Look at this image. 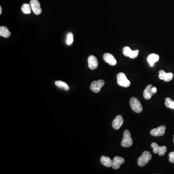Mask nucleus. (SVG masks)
I'll return each mask as SVG.
<instances>
[{"label": "nucleus", "mask_w": 174, "mask_h": 174, "mask_svg": "<svg viewBox=\"0 0 174 174\" xmlns=\"http://www.w3.org/2000/svg\"><path fill=\"white\" fill-rule=\"evenodd\" d=\"M88 66L91 70H94L97 68L98 66V61L96 57L94 55H90L88 59Z\"/></svg>", "instance_id": "obj_10"}, {"label": "nucleus", "mask_w": 174, "mask_h": 174, "mask_svg": "<svg viewBox=\"0 0 174 174\" xmlns=\"http://www.w3.org/2000/svg\"><path fill=\"white\" fill-rule=\"evenodd\" d=\"M104 85V81L102 79L93 82L90 85V89L94 93H99L101 88Z\"/></svg>", "instance_id": "obj_6"}, {"label": "nucleus", "mask_w": 174, "mask_h": 174, "mask_svg": "<svg viewBox=\"0 0 174 174\" xmlns=\"http://www.w3.org/2000/svg\"><path fill=\"white\" fill-rule=\"evenodd\" d=\"M0 35L5 38H8L11 35V32L6 27L1 26L0 27Z\"/></svg>", "instance_id": "obj_17"}, {"label": "nucleus", "mask_w": 174, "mask_h": 174, "mask_svg": "<svg viewBox=\"0 0 174 174\" xmlns=\"http://www.w3.org/2000/svg\"><path fill=\"white\" fill-rule=\"evenodd\" d=\"M101 162L103 166L107 167H110L112 166L113 161L110 158L103 156L101 158Z\"/></svg>", "instance_id": "obj_16"}, {"label": "nucleus", "mask_w": 174, "mask_h": 174, "mask_svg": "<svg viewBox=\"0 0 174 174\" xmlns=\"http://www.w3.org/2000/svg\"><path fill=\"white\" fill-rule=\"evenodd\" d=\"M170 162L174 163V152H171L169 154Z\"/></svg>", "instance_id": "obj_24"}, {"label": "nucleus", "mask_w": 174, "mask_h": 174, "mask_svg": "<svg viewBox=\"0 0 174 174\" xmlns=\"http://www.w3.org/2000/svg\"><path fill=\"white\" fill-rule=\"evenodd\" d=\"M166 126L162 125L159 126L156 128L153 129L150 131V134L151 136H155V137H159V136H162L165 135L166 132Z\"/></svg>", "instance_id": "obj_7"}, {"label": "nucleus", "mask_w": 174, "mask_h": 174, "mask_svg": "<svg viewBox=\"0 0 174 174\" xmlns=\"http://www.w3.org/2000/svg\"><path fill=\"white\" fill-rule=\"evenodd\" d=\"M173 141H174V140H173Z\"/></svg>", "instance_id": "obj_27"}, {"label": "nucleus", "mask_w": 174, "mask_h": 174, "mask_svg": "<svg viewBox=\"0 0 174 174\" xmlns=\"http://www.w3.org/2000/svg\"><path fill=\"white\" fill-rule=\"evenodd\" d=\"M74 41L73 34L71 33H69L67 35V38H66V44L69 46H70L72 44Z\"/></svg>", "instance_id": "obj_21"}, {"label": "nucleus", "mask_w": 174, "mask_h": 174, "mask_svg": "<svg viewBox=\"0 0 174 174\" xmlns=\"http://www.w3.org/2000/svg\"><path fill=\"white\" fill-rule=\"evenodd\" d=\"M117 82L119 85L127 88L131 85V82L127 78L125 74L120 73L117 75Z\"/></svg>", "instance_id": "obj_4"}, {"label": "nucleus", "mask_w": 174, "mask_h": 174, "mask_svg": "<svg viewBox=\"0 0 174 174\" xmlns=\"http://www.w3.org/2000/svg\"><path fill=\"white\" fill-rule=\"evenodd\" d=\"M159 78L166 82H169L173 79L174 74L172 73H166L165 71L161 70L159 71Z\"/></svg>", "instance_id": "obj_9"}, {"label": "nucleus", "mask_w": 174, "mask_h": 174, "mask_svg": "<svg viewBox=\"0 0 174 174\" xmlns=\"http://www.w3.org/2000/svg\"><path fill=\"white\" fill-rule=\"evenodd\" d=\"M125 162V160L123 158L119 157V156H116L114 158L113 160V163H112V167L114 169H118L121 165Z\"/></svg>", "instance_id": "obj_13"}, {"label": "nucleus", "mask_w": 174, "mask_h": 174, "mask_svg": "<svg viewBox=\"0 0 174 174\" xmlns=\"http://www.w3.org/2000/svg\"><path fill=\"white\" fill-rule=\"evenodd\" d=\"M30 5L33 12L36 15H39L42 13V9L40 4L38 0H31Z\"/></svg>", "instance_id": "obj_8"}, {"label": "nucleus", "mask_w": 174, "mask_h": 174, "mask_svg": "<svg viewBox=\"0 0 174 174\" xmlns=\"http://www.w3.org/2000/svg\"><path fill=\"white\" fill-rule=\"evenodd\" d=\"M130 104L133 110L136 113H140L142 111L143 107L140 101L136 98H131Z\"/></svg>", "instance_id": "obj_3"}, {"label": "nucleus", "mask_w": 174, "mask_h": 174, "mask_svg": "<svg viewBox=\"0 0 174 174\" xmlns=\"http://www.w3.org/2000/svg\"><path fill=\"white\" fill-rule=\"evenodd\" d=\"M165 104L166 107L168 108L174 110V101L170 98H166L165 101Z\"/></svg>", "instance_id": "obj_20"}, {"label": "nucleus", "mask_w": 174, "mask_h": 174, "mask_svg": "<svg viewBox=\"0 0 174 174\" xmlns=\"http://www.w3.org/2000/svg\"><path fill=\"white\" fill-rule=\"evenodd\" d=\"M151 90H152V91H153L154 94H156V93H157V88H156L155 87L153 86Z\"/></svg>", "instance_id": "obj_25"}, {"label": "nucleus", "mask_w": 174, "mask_h": 174, "mask_svg": "<svg viewBox=\"0 0 174 174\" xmlns=\"http://www.w3.org/2000/svg\"><path fill=\"white\" fill-rule=\"evenodd\" d=\"M153 86L152 85H149L147 86L145 90H144L143 93V97L146 100H149L151 98V97L154 94V93L152 91V88Z\"/></svg>", "instance_id": "obj_14"}, {"label": "nucleus", "mask_w": 174, "mask_h": 174, "mask_svg": "<svg viewBox=\"0 0 174 174\" xmlns=\"http://www.w3.org/2000/svg\"><path fill=\"white\" fill-rule=\"evenodd\" d=\"M103 58L104 61L108 63L109 65L111 66L116 65V60L112 54L108 53H105L103 55Z\"/></svg>", "instance_id": "obj_12"}, {"label": "nucleus", "mask_w": 174, "mask_h": 174, "mask_svg": "<svg viewBox=\"0 0 174 174\" xmlns=\"http://www.w3.org/2000/svg\"><path fill=\"white\" fill-rule=\"evenodd\" d=\"M147 60L150 66L153 67L155 63L159 60V56L158 54L153 53L148 56Z\"/></svg>", "instance_id": "obj_15"}, {"label": "nucleus", "mask_w": 174, "mask_h": 174, "mask_svg": "<svg viewBox=\"0 0 174 174\" xmlns=\"http://www.w3.org/2000/svg\"><path fill=\"white\" fill-rule=\"evenodd\" d=\"M124 120L121 115H118L115 118L112 123V126L115 130H118L123 123Z\"/></svg>", "instance_id": "obj_11"}, {"label": "nucleus", "mask_w": 174, "mask_h": 174, "mask_svg": "<svg viewBox=\"0 0 174 174\" xmlns=\"http://www.w3.org/2000/svg\"><path fill=\"white\" fill-rule=\"evenodd\" d=\"M123 53L124 55L128 57L131 59H135L138 56L139 51H132L129 47H125L123 49Z\"/></svg>", "instance_id": "obj_5"}, {"label": "nucleus", "mask_w": 174, "mask_h": 174, "mask_svg": "<svg viewBox=\"0 0 174 174\" xmlns=\"http://www.w3.org/2000/svg\"><path fill=\"white\" fill-rule=\"evenodd\" d=\"M2 6H0V15L2 14Z\"/></svg>", "instance_id": "obj_26"}, {"label": "nucleus", "mask_w": 174, "mask_h": 174, "mask_svg": "<svg viewBox=\"0 0 174 174\" xmlns=\"http://www.w3.org/2000/svg\"><path fill=\"white\" fill-rule=\"evenodd\" d=\"M55 85L59 88L63 89L64 90H69V87L64 82L60 80L56 81L55 82Z\"/></svg>", "instance_id": "obj_19"}, {"label": "nucleus", "mask_w": 174, "mask_h": 174, "mask_svg": "<svg viewBox=\"0 0 174 174\" xmlns=\"http://www.w3.org/2000/svg\"><path fill=\"white\" fill-rule=\"evenodd\" d=\"M133 144V141L131 137V133L128 130H125L123 133V137L121 141L122 146L125 148L131 146Z\"/></svg>", "instance_id": "obj_2"}, {"label": "nucleus", "mask_w": 174, "mask_h": 174, "mask_svg": "<svg viewBox=\"0 0 174 174\" xmlns=\"http://www.w3.org/2000/svg\"><path fill=\"white\" fill-rule=\"evenodd\" d=\"M167 151V148L166 146H160L158 154L159 156H163Z\"/></svg>", "instance_id": "obj_23"}, {"label": "nucleus", "mask_w": 174, "mask_h": 174, "mask_svg": "<svg viewBox=\"0 0 174 174\" xmlns=\"http://www.w3.org/2000/svg\"><path fill=\"white\" fill-rule=\"evenodd\" d=\"M31 5L28 4H24L21 7V11L25 14H30L31 13Z\"/></svg>", "instance_id": "obj_18"}, {"label": "nucleus", "mask_w": 174, "mask_h": 174, "mask_svg": "<svg viewBox=\"0 0 174 174\" xmlns=\"http://www.w3.org/2000/svg\"><path fill=\"white\" fill-rule=\"evenodd\" d=\"M151 148L153 149V153H158L160 146H159L157 143H155V142L151 143Z\"/></svg>", "instance_id": "obj_22"}, {"label": "nucleus", "mask_w": 174, "mask_h": 174, "mask_svg": "<svg viewBox=\"0 0 174 174\" xmlns=\"http://www.w3.org/2000/svg\"><path fill=\"white\" fill-rule=\"evenodd\" d=\"M152 158L151 153L148 151L143 152L141 156L138 158L137 163L138 166L140 167H143L148 164L149 161H150Z\"/></svg>", "instance_id": "obj_1"}]
</instances>
